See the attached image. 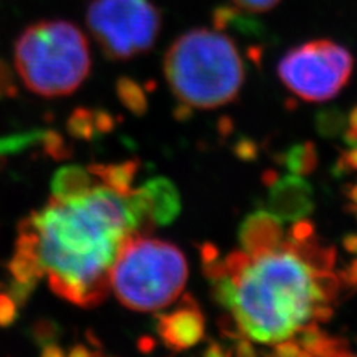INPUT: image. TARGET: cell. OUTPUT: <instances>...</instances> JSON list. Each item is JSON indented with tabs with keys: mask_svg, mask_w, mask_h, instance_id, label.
Here are the masks:
<instances>
[{
	"mask_svg": "<svg viewBox=\"0 0 357 357\" xmlns=\"http://www.w3.org/2000/svg\"><path fill=\"white\" fill-rule=\"evenodd\" d=\"M340 167L342 170H357V144H353V148L344 153L340 161Z\"/></svg>",
	"mask_w": 357,
	"mask_h": 357,
	"instance_id": "25",
	"label": "cell"
},
{
	"mask_svg": "<svg viewBox=\"0 0 357 357\" xmlns=\"http://www.w3.org/2000/svg\"><path fill=\"white\" fill-rule=\"evenodd\" d=\"M96 188V181L89 170L79 165L61 167L51 182L52 197L59 201H75L86 197Z\"/></svg>",
	"mask_w": 357,
	"mask_h": 357,
	"instance_id": "11",
	"label": "cell"
},
{
	"mask_svg": "<svg viewBox=\"0 0 357 357\" xmlns=\"http://www.w3.org/2000/svg\"><path fill=\"white\" fill-rule=\"evenodd\" d=\"M18 317V305L8 294H0V328H8Z\"/></svg>",
	"mask_w": 357,
	"mask_h": 357,
	"instance_id": "21",
	"label": "cell"
},
{
	"mask_svg": "<svg viewBox=\"0 0 357 357\" xmlns=\"http://www.w3.org/2000/svg\"><path fill=\"white\" fill-rule=\"evenodd\" d=\"M35 238L48 284L69 303L93 308L103 303L119 252L136 234L124 197L96 186L75 201L51 198L43 208L20 222Z\"/></svg>",
	"mask_w": 357,
	"mask_h": 357,
	"instance_id": "1",
	"label": "cell"
},
{
	"mask_svg": "<svg viewBox=\"0 0 357 357\" xmlns=\"http://www.w3.org/2000/svg\"><path fill=\"white\" fill-rule=\"evenodd\" d=\"M96 350L88 349L86 344H76L73 349L69 350V356H98Z\"/></svg>",
	"mask_w": 357,
	"mask_h": 357,
	"instance_id": "28",
	"label": "cell"
},
{
	"mask_svg": "<svg viewBox=\"0 0 357 357\" xmlns=\"http://www.w3.org/2000/svg\"><path fill=\"white\" fill-rule=\"evenodd\" d=\"M30 335L33 341L40 345V347H43V345L57 342L59 337L61 335V329L57 321L45 317L35 320V323L31 325Z\"/></svg>",
	"mask_w": 357,
	"mask_h": 357,
	"instance_id": "18",
	"label": "cell"
},
{
	"mask_svg": "<svg viewBox=\"0 0 357 357\" xmlns=\"http://www.w3.org/2000/svg\"><path fill=\"white\" fill-rule=\"evenodd\" d=\"M139 349L142 350V351H151L152 349H153V341L151 340V338H142L140 341H139Z\"/></svg>",
	"mask_w": 357,
	"mask_h": 357,
	"instance_id": "31",
	"label": "cell"
},
{
	"mask_svg": "<svg viewBox=\"0 0 357 357\" xmlns=\"http://www.w3.org/2000/svg\"><path fill=\"white\" fill-rule=\"evenodd\" d=\"M345 280L350 286H357V259L349 266L347 273H345Z\"/></svg>",
	"mask_w": 357,
	"mask_h": 357,
	"instance_id": "29",
	"label": "cell"
},
{
	"mask_svg": "<svg viewBox=\"0 0 357 357\" xmlns=\"http://www.w3.org/2000/svg\"><path fill=\"white\" fill-rule=\"evenodd\" d=\"M15 67L30 91L63 97L73 93L91 70L89 43L73 22L39 21L17 39Z\"/></svg>",
	"mask_w": 357,
	"mask_h": 357,
	"instance_id": "4",
	"label": "cell"
},
{
	"mask_svg": "<svg viewBox=\"0 0 357 357\" xmlns=\"http://www.w3.org/2000/svg\"><path fill=\"white\" fill-rule=\"evenodd\" d=\"M345 142L349 144L357 143V106L350 112L349 115V130L345 131Z\"/></svg>",
	"mask_w": 357,
	"mask_h": 357,
	"instance_id": "26",
	"label": "cell"
},
{
	"mask_svg": "<svg viewBox=\"0 0 357 357\" xmlns=\"http://www.w3.org/2000/svg\"><path fill=\"white\" fill-rule=\"evenodd\" d=\"M116 94L122 106L127 107L132 115L143 116L148 112V98L143 88L131 77H119L116 82Z\"/></svg>",
	"mask_w": 357,
	"mask_h": 357,
	"instance_id": "13",
	"label": "cell"
},
{
	"mask_svg": "<svg viewBox=\"0 0 357 357\" xmlns=\"http://www.w3.org/2000/svg\"><path fill=\"white\" fill-rule=\"evenodd\" d=\"M243 252L258 256L280 248L284 241L283 220L270 211H256L244 219L238 231Z\"/></svg>",
	"mask_w": 357,
	"mask_h": 357,
	"instance_id": "10",
	"label": "cell"
},
{
	"mask_svg": "<svg viewBox=\"0 0 357 357\" xmlns=\"http://www.w3.org/2000/svg\"><path fill=\"white\" fill-rule=\"evenodd\" d=\"M18 94V86L14 79V73L9 64L0 59V100L10 98Z\"/></svg>",
	"mask_w": 357,
	"mask_h": 357,
	"instance_id": "20",
	"label": "cell"
},
{
	"mask_svg": "<svg viewBox=\"0 0 357 357\" xmlns=\"http://www.w3.org/2000/svg\"><path fill=\"white\" fill-rule=\"evenodd\" d=\"M188 280V264L174 244L132 234L110 274V289L119 303L140 312L173 304Z\"/></svg>",
	"mask_w": 357,
	"mask_h": 357,
	"instance_id": "5",
	"label": "cell"
},
{
	"mask_svg": "<svg viewBox=\"0 0 357 357\" xmlns=\"http://www.w3.org/2000/svg\"><path fill=\"white\" fill-rule=\"evenodd\" d=\"M43 153L50 156V158L55 161H63L72 156V146L67 144V142L63 139L60 132L54 131V130H43L42 131V137H40V144Z\"/></svg>",
	"mask_w": 357,
	"mask_h": 357,
	"instance_id": "17",
	"label": "cell"
},
{
	"mask_svg": "<svg viewBox=\"0 0 357 357\" xmlns=\"http://www.w3.org/2000/svg\"><path fill=\"white\" fill-rule=\"evenodd\" d=\"M67 132L77 140L93 142L98 137V131L96 127L94 110L88 107H77L72 112L66 124Z\"/></svg>",
	"mask_w": 357,
	"mask_h": 357,
	"instance_id": "14",
	"label": "cell"
},
{
	"mask_svg": "<svg viewBox=\"0 0 357 357\" xmlns=\"http://www.w3.org/2000/svg\"><path fill=\"white\" fill-rule=\"evenodd\" d=\"M8 289V295L15 301V304L20 307H24L27 304V301L30 299L33 290L36 289V286L33 284H26V283H18V282H10L9 286H6Z\"/></svg>",
	"mask_w": 357,
	"mask_h": 357,
	"instance_id": "22",
	"label": "cell"
},
{
	"mask_svg": "<svg viewBox=\"0 0 357 357\" xmlns=\"http://www.w3.org/2000/svg\"><path fill=\"white\" fill-rule=\"evenodd\" d=\"M5 167H6V156L0 155V172H3Z\"/></svg>",
	"mask_w": 357,
	"mask_h": 357,
	"instance_id": "33",
	"label": "cell"
},
{
	"mask_svg": "<svg viewBox=\"0 0 357 357\" xmlns=\"http://www.w3.org/2000/svg\"><path fill=\"white\" fill-rule=\"evenodd\" d=\"M86 24L106 57L130 60L153 47L161 14L149 0H94Z\"/></svg>",
	"mask_w": 357,
	"mask_h": 357,
	"instance_id": "6",
	"label": "cell"
},
{
	"mask_svg": "<svg viewBox=\"0 0 357 357\" xmlns=\"http://www.w3.org/2000/svg\"><path fill=\"white\" fill-rule=\"evenodd\" d=\"M353 66L347 48L329 39H316L289 50L278 63V76L307 102H328L349 82Z\"/></svg>",
	"mask_w": 357,
	"mask_h": 357,
	"instance_id": "7",
	"label": "cell"
},
{
	"mask_svg": "<svg viewBox=\"0 0 357 357\" xmlns=\"http://www.w3.org/2000/svg\"><path fill=\"white\" fill-rule=\"evenodd\" d=\"M344 245L351 253H357V236H349L344 240Z\"/></svg>",
	"mask_w": 357,
	"mask_h": 357,
	"instance_id": "30",
	"label": "cell"
},
{
	"mask_svg": "<svg viewBox=\"0 0 357 357\" xmlns=\"http://www.w3.org/2000/svg\"><path fill=\"white\" fill-rule=\"evenodd\" d=\"M94 115H96V127L98 131V136H102V134H107V132L115 130L116 118L112 114H109V112H106L103 109H98V110H94Z\"/></svg>",
	"mask_w": 357,
	"mask_h": 357,
	"instance_id": "24",
	"label": "cell"
},
{
	"mask_svg": "<svg viewBox=\"0 0 357 357\" xmlns=\"http://www.w3.org/2000/svg\"><path fill=\"white\" fill-rule=\"evenodd\" d=\"M349 197H350V199L353 201V204L357 206V185L351 186V189L349 191Z\"/></svg>",
	"mask_w": 357,
	"mask_h": 357,
	"instance_id": "32",
	"label": "cell"
},
{
	"mask_svg": "<svg viewBox=\"0 0 357 357\" xmlns=\"http://www.w3.org/2000/svg\"><path fill=\"white\" fill-rule=\"evenodd\" d=\"M222 270L234 283L229 305L237 329L255 342L277 345L331 316L326 307L337 296L338 278L311 266L287 240L258 256L234 252Z\"/></svg>",
	"mask_w": 357,
	"mask_h": 357,
	"instance_id": "2",
	"label": "cell"
},
{
	"mask_svg": "<svg viewBox=\"0 0 357 357\" xmlns=\"http://www.w3.org/2000/svg\"><path fill=\"white\" fill-rule=\"evenodd\" d=\"M240 9L245 13H266L275 8L282 0H232Z\"/></svg>",
	"mask_w": 357,
	"mask_h": 357,
	"instance_id": "23",
	"label": "cell"
},
{
	"mask_svg": "<svg viewBox=\"0 0 357 357\" xmlns=\"http://www.w3.org/2000/svg\"><path fill=\"white\" fill-rule=\"evenodd\" d=\"M140 167L139 160H127L115 164H91L89 173L98 177L106 188L121 197L132 194V182Z\"/></svg>",
	"mask_w": 357,
	"mask_h": 357,
	"instance_id": "12",
	"label": "cell"
},
{
	"mask_svg": "<svg viewBox=\"0 0 357 357\" xmlns=\"http://www.w3.org/2000/svg\"><path fill=\"white\" fill-rule=\"evenodd\" d=\"M268 192L266 210L282 220H301L310 215L314 207L312 188L301 174H290L271 178Z\"/></svg>",
	"mask_w": 357,
	"mask_h": 357,
	"instance_id": "9",
	"label": "cell"
},
{
	"mask_svg": "<svg viewBox=\"0 0 357 357\" xmlns=\"http://www.w3.org/2000/svg\"><path fill=\"white\" fill-rule=\"evenodd\" d=\"M165 79L189 107L216 109L237 98L244 64L237 45L218 30L194 29L177 38L164 57Z\"/></svg>",
	"mask_w": 357,
	"mask_h": 357,
	"instance_id": "3",
	"label": "cell"
},
{
	"mask_svg": "<svg viewBox=\"0 0 357 357\" xmlns=\"http://www.w3.org/2000/svg\"><path fill=\"white\" fill-rule=\"evenodd\" d=\"M284 164L295 174H308L317 165V151L312 143H301L290 148L284 155Z\"/></svg>",
	"mask_w": 357,
	"mask_h": 357,
	"instance_id": "15",
	"label": "cell"
},
{
	"mask_svg": "<svg viewBox=\"0 0 357 357\" xmlns=\"http://www.w3.org/2000/svg\"><path fill=\"white\" fill-rule=\"evenodd\" d=\"M3 287H6V286H5V284H3V283H2V282H0V290H2V289H3Z\"/></svg>",
	"mask_w": 357,
	"mask_h": 357,
	"instance_id": "34",
	"label": "cell"
},
{
	"mask_svg": "<svg viewBox=\"0 0 357 357\" xmlns=\"http://www.w3.org/2000/svg\"><path fill=\"white\" fill-rule=\"evenodd\" d=\"M345 116L337 109L323 110L317 115V128L321 136L332 137L340 134L345 127Z\"/></svg>",
	"mask_w": 357,
	"mask_h": 357,
	"instance_id": "19",
	"label": "cell"
},
{
	"mask_svg": "<svg viewBox=\"0 0 357 357\" xmlns=\"http://www.w3.org/2000/svg\"><path fill=\"white\" fill-rule=\"evenodd\" d=\"M42 356L43 357H60V356H64V351L61 350V347L57 342H52L48 345H43Z\"/></svg>",
	"mask_w": 357,
	"mask_h": 357,
	"instance_id": "27",
	"label": "cell"
},
{
	"mask_svg": "<svg viewBox=\"0 0 357 357\" xmlns=\"http://www.w3.org/2000/svg\"><path fill=\"white\" fill-rule=\"evenodd\" d=\"M42 131L43 130H33L0 137V155H15L31 146H36V144H40Z\"/></svg>",
	"mask_w": 357,
	"mask_h": 357,
	"instance_id": "16",
	"label": "cell"
},
{
	"mask_svg": "<svg viewBox=\"0 0 357 357\" xmlns=\"http://www.w3.org/2000/svg\"><path fill=\"white\" fill-rule=\"evenodd\" d=\"M206 320L194 296L186 295L178 305L156 317V332L165 347L183 351L204 338Z\"/></svg>",
	"mask_w": 357,
	"mask_h": 357,
	"instance_id": "8",
	"label": "cell"
}]
</instances>
